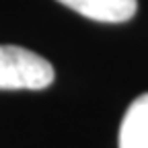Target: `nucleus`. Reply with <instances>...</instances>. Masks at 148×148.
I'll use <instances>...</instances> for the list:
<instances>
[{"label": "nucleus", "mask_w": 148, "mask_h": 148, "mask_svg": "<svg viewBox=\"0 0 148 148\" xmlns=\"http://www.w3.org/2000/svg\"><path fill=\"white\" fill-rule=\"evenodd\" d=\"M53 82L51 64L31 49L0 45V90H41Z\"/></svg>", "instance_id": "nucleus-1"}, {"label": "nucleus", "mask_w": 148, "mask_h": 148, "mask_svg": "<svg viewBox=\"0 0 148 148\" xmlns=\"http://www.w3.org/2000/svg\"><path fill=\"white\" fill-rule=\"evenodd\" d=\"M58 2L99 23L130 21L138 8L136 0H58Z\"/></svg>", "instance_id": "nucleus-2"}, {"label": "nucleus", "mask_w": 148, "mask_h": 148, "mask_svg": "<svg viewBox=\"0 0 148 148\" xmlns=\"http://www.w3.org/2000/svg\"><path fill=\"white\" fill-rule=\"evenodd\" d=\"M119 148H148V92L127 107L119 127Z\"/></svg>", "instance_id": "nucleus-3"}]
</instances>
